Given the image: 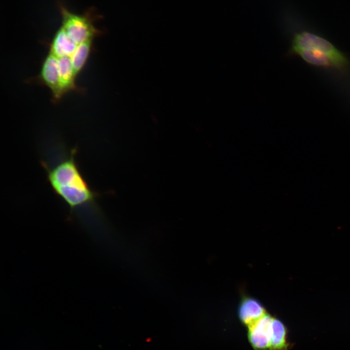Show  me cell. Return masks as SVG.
I'll list each match as a JSON object with an SVG mask.
<instances>
[{
	"label": "cell",
	"instance_id": "obj_1",
	"mask_svg": "<svg viewBox=\"0 0 350 350\" xmlns=\"http://www.w3.org/2000/svg\"><path fill=\"white\" fill-rule=\"evenodd\" d=\"M76 152V148L72 149L52 165L42 162L52 190L71 210L93 204L97 196L79 170L75 159Z\"/></svg>",
	"mask_w": 350,
	"mask_h": 350
},
{
	"label": "cell",
	"instance_id": "obj_2",
	"mask_svg": "<svg viewBox=\"0 0 350 350\" xmlns=\"http://www.w3.org/2000/svg\"><path fill=\"white\" fill-rule=\"evenodd\" d=\"M289 52L315 66L344 69L349 64L346 57L332 43L307 32L296 35Z\"/></svg>",
	"mask_w": 350,
	"mask_h": 350
},
{
	"label": "cell",
	"instance_id": "obj_3",
	"mask_svg": "<svg viewBox=\"0 0 350 350\" xmlns=\"http://www.w3.org/2000/svg\"><path fill=\"white\" fill-rule=\"evenodd\" d=\"M58 8L61 18V27L77 45L93 40L101 35V31L95 26L100 18L93 8H89L82 14L70 10L62 2H58Z\"/></svg>",
	"mask_w": 350,
	"mask_h": 350
},
{
	"label": "cell",
	"instance_id": "obj_4",
	"mask_svg": "<svg viewBox=\"0 0 350 350\" xmlns=\"http://www.w3.org/2000/svg\"><path fill=\"white\" fill-rule=\"evenodd\" d=\"M273 317L266 313L247 328L248 340L254 350H271L270 341Z\"/></svg>",
	"mask_w": 350,
	"mask_h": 350
},
{
	"label": "cell",
	"instance_id": "obj_5",
	"mask_svg": "<svg viewBox=\"0 0 350 350\" xmlns=\"http://www.w3.org/2000/svg\"><path fill=\"white\" fill-rule=\"evenodd\" d=\"M37 81L50 89L53 103L64 96L59 84L58 58L50 52L43 60Z\"/></svg>",
	"mask_w": 350,
	"mask_h": 350
},
{
	"label": "cell",
	"instance_id": "obj_6",
	"mask_svg": "<svg viewBox=\"0 0 350 350\" xmlns=\"http://www.w3.org/2000/svg\"><path fill=\"white\" fill-rule=\"evenodd\" d=\"M266 313L264 307L257 299L250 297H244L238 309V315L241 322L248 328L261 318Z\"/></svg>",
	"mask_w": 350,
	"mask_h": 350
},
{
	"label": "cell",
	"instance_id": "obj_7",
	"mask_svg": "<svg viewBox=\"0 0 350 350\" xmlns=\"http://www.w3.org/2000/svg\"><path fill=\"white\" fill-rule=\"evenodd\" d=\"M59 84L63 95L70 91L81 92L82 89L76 84L77 76L74 71L70 57L58 58Z\"/></svg>",
	"mask_w": 350,
	"mask_h": 350
},
{
	"label": "cell",
	"instance_id": "obj_8",
	"mask_svg": "<svg viewBox=\"0 0 350 350\" xmlns=\"http://www.w3.org/2000/svg\"><path fill=\"white\" fill-rule=\"evenodd\" d=\"M77 46L63 27L60 26L49 44L50 53L58 58L70 57Z\"/></svg>",
	"mask_w": 350,
	"mask_h": 350
},
{
	"label": "cell",
	"instance_id": "obj_9",
	"mask_svg": "<svg viewBox=\"0 0 350 350\" xmlns=\"http://www.w3.org/2000/svg\"><path fill=\"white\" fill-rule=\"evenodd\" d=\"M293 346L288 339V329L279 319L273 317L272 322L271 350H290Z\"/></svg>",
	"mask_w": 350,
	"mask_h": 350
},
{
	"label": "cell",
	"instance_id": "obj_10",
	"mask_svg": "<svg viewBox=\"0 0 350 350\" xmlns=\"http://www.w3.org/2000/svg\"><path fill=\"white\" fill-rule=\"evenodd\" d=\"M93 46V40H89L77 45L70 56L71 63L77 76L85 67L89 57Z\"/></svg>",
	"mask_w": 350,
	"mask_h": 350
}]
</instances>
